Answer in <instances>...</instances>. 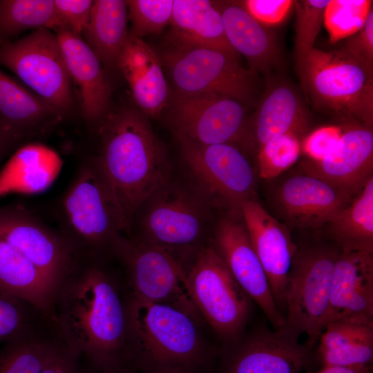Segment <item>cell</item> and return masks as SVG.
<instances>
[{
	"mask_svg": "<svg viewBox=\"0 0 373 373\" xmlns=\"http://www.w3.org/2000/svg\"><path fill=\"white\" fill-rule=\"evenodd\" d=\"M106 260L78 256L57 287L50 317L88 366L128 370L126 295Z\"/></svg>",
	"mask_w": 373,
	"mask_h": 373,
	"instance_id": "1",
	"label": "cell"
},
{
	"mask_svg": "<svg viewBox=\"0 0 373 373\" xmlns=\"http://www.w3.org/2000/svg\"><path fill=\"white\" fill-rule=\"evenodd\" d=\"M97 131L99 151L91 157L128 235L141 205L172 178L171 164L146 118L135 109L109 111Z\"/></svg>",
	"mask_w": 373,
	"mask_h": 373,
	"instance_id": "2",
	"label": "cell"
},
{
	"mask_svg": "<svg viewBox=\"0 0 373 373\" xmlns=\"http://www.w3.org/2000/svg\"><path fill=\"white\" fill-rule=\"evenodd\" d=\"M126 313L131 370L158 373L180 367L198 372L206 361L197 321L182 310L128 294Z\"/></svg>",
	"mask_w": 373,
	"mask_h": 373,
	"instance_id": "3",
	"label": "cell"
},
{
	"mask_svg": "<svg viewBox=\"0 0 373 373\" xmlns=\"http://www.w3.org/2000/svg\"><path fill=\"white\" fill-rule=\"evenodd\" d=\"M59 231L79 256L115 257L124 227L91 157L79 164L55 207Z\"/></svg>",
	"mask_w": 373,
	"mask_h": 373,
	"instance_id": "4",
	"label": "cell"
},
{
	"mask_svg": "<svg viewBox=\"0 0 373 373\" xmlns=\"http://www.w3.org/2000/svg\"><path fill=\"white\" fill-rule=\"evenodd\" d=\"M213 209L191 182L172 177L141 205L131 224L138 233L131 238L164 248L184 262L207 244Z\"/></svg>",
	"mask_w": 373,
	"mask_h": 373,
	"instance_id": "5",
	"label": "cell"
},
{
	"mask_svg": "<svg viewBox=\"0 0 373 373\" xmlns=\"http://www.w3.org/2000/svg\"><path fill=\"white\" fill-rule=\"evenodd\" d=\"M314 106L327 113L372 128L373 68L343 50L314 47L298 66Z\"/></svg>",
	"mask_w": 373,
	"mask_h": 373,
	"instance_id": "6",
	"label": "cell"
},
{
	"mask_svg": "<svg viewBox=\"0 0 373 373\" xmlns=\"http://www.w3.org/2000/svg\"><path fill=\"white\" fill-rule=\"evenodd\" d=\"M339 251L334 244L298 246L288 274L282 328L298 338L305 334L312 347L323 330Z\"/></svg>",
	"mask_w": 373,
	"mask_h": 373,
	"instance_id": "7",
	"label": "cell"
},
{
	"mask_svg": "<svg viewBox=\"0 0 373 373\" xmlns=\"http://www.w3.org/2000/svg\"><path fill=\"white\" fill-rule=\"evenodd\" d=\"M186 269L189 293L200 316L225 345L238 340L250 317L252 300L208 242Z\"/></svg>",
	"mask_w": 373,
	"mask_h": 373,
	"instance_id": "8",
	"label": "cell"
},
{
	"mask_svg": "<svg viewBox=\"0 0 373 373\" xmlns=\"http://www.w3.org/2000/svg\"><path fill=\"white\" fill-rule=\"evenodd\" d=\"M178 139L191 183L214 209L241 215L242 204L256 200V174L239 147Z\"/></svg>",
	"mask_w": 373,
	"mask_h": 373,
	"instance_id": "9",
	"label": "cell"
},
{
	"mask_svg": "<svg viewBox=\"0 0 373 373\" xmlns=\"http://www.w3.org/2000/svg\"><path fill=\"white\" fill-rule=\"evenodd\" d=\"M115 258L124 265L131 296L175 307L197 322L200 318L188 288L186 265L174 254L124 236Z\"/></svg>",
	"mask_w": 373,
	"mask_h": 373,
	"instance_id": "10",
	"label": "cell"
},
{
	"mask_svg": "<svg viewBox=\"0 0 373 373\" xmlns=\"http://www.w3.org/2000/svg\"><path fill=\"white\" fill-rule=\"evenodd\" d=\"M0 64L63 117L72 109V82L58 38L51 30L39 28L0 46Z\"/></svg>",
	"mask_w": 373,
	"mask_h": 373,
	"instance_id": "11",
	"label": "cell"
},
{
	"mask_svg": "<svg viewBox=\"0 0 373 373\" xmlns=\"http://www.w3.org/2000/svg\"><path fill=\"white\" fill-rule=\"evenodd\" d=\"M164 60L178 93L217 95L243 103L254 93V70L218 50L175 46Z\"/></svg>",
	"mask_w": 373,
	"mask_h": 373,
	"instance_id": "12",
	"label": "cell"
},
{
	"mask_svg": "<svg viewBox=\"0 0 373 373\" xmlns=\"http://www.w3.org/2000/svg\"><path fill=\"white\" fill-rule=\"evenodd\" d=\"M178 138L211 145L252 142L242 103L212 94L178 93L171 115Z\"/></svg>",
	"mask_w": 373,
	"mask_h": 373,
	"instance_id": "13",
	"label": "cell"
},
{
	"mask_svg": "<svg viewBox=\"0 0 373 373\" xmlns=\"http://www.w3.org/2000/svg\"><path fill=\"white\" fill-rule=\"evenodd\" d=\"M282 327L260 325L226 345L218 373H300L315 362L313 347Z\"/></svg>",
	"mask_w": 373,
	"mask_h": 373,
	"instance_id": "14",
	"label": "cell"
},
{
	"mask_svg": "<svg viewBox=\"0 0 373 373\" xmlns=\"http://www.w3.org/2000/svg\"><path fill=\"white\" fill-rule=\"evenodd\" d=\"M0 236L40 271L54 294L78 258L59 230L20 204L0 207Z\"/></svg>",
	"mask_w": 373,
	"mask_h": 373,
	"instance_id": "15",
	"label": "cell"
},
{
	"mask_svg": "<svg viewBox=\"0 0 373 373\" xmlns=\"http://www.w3.org/2000/svg\"><path fill=\"white\" fill-rule=\"evenodd\" d=\"M208 244L254 303L263 312L273 329L285 325V316L273 297L262 264L251 245L242 215L225 213L212 227Z\"/></svg>",
	"mask_w": 373,
	"mask_h": 373,
	"instance_id": "16",
	"label": "cell"
},
{
	"mask_svg": "<svg viewBox=\"0 0 373 373\" xmlns=\"http://www.w3.org/2000/svg\"><path fill=\"white\" fill-rule=\"evenodd\" d=\"M241 215L274 300L285 316L287 279L298 245L287 227L269 214L257 200L245 202Z\"/></svg>",
	"mask_w": 373,
	"mask_h": 373,
	"instance_id": "17",
	"label": "cell"
},
{
	"mask_svg": "<svg viewBox=\"0 0 373 373\" xmlns=\"http://www.w3.org/2000/svg\"><path fill=\"white\" fill-rule=\"evenodd\" d=\"M300 166L306 174L321 178L354 198L373 177L372 128L360 124L347 126L323 158L306 160Z\"/></svg>",
	"mask_w": 373,
	"mask_h": 373,
	"instance_id": "18",
	"label": "cell"
},
{
	"mask_svg": "<svg viewBox=\"0 0 373 373\" xmlns=\"http://www.w3.org/2000/svg\"><path fill=\"white\" fill-rule=\"evenodd\" d=\"M352 199L322 179L306 173L288 178L276 193L284 218L299 228H316L328 224Z\"/></svg>",
	"mask_w": 373,
	"mask_h": 373,
	"instance_id": "19",
	"label": "cell"
},
{
	"mask_svg": "<svg viewBox=\"0 0 373 373\" xmlns=\"http://www.w3.org/2000/svg\"><path fill=\"white\" fill-rule=\"evenodd\" d=\"M372 254L339 251L323 329L340 319L373 321Z\"/></svg>",
	"mask_w": 373,
	"mask_h": 373,
	"instance_id": "20",
	"label": "cell"
},
{
	"mask_svg": "<svg viewBox=\"0 0 373 373\" xmlns=\"http://www.w3.org/2000/svg\"><path fill=\"white\" fill-rule=\"evenodd\" d=\"M55 33L70 80L79 90L82 115L91 126H97L109 112L111 94L102 64L82 36L62 30Z\"/></svg>",
	"mask_w": 373,
	"mask_h": 373,
	"instance_id": "21",
	"label": "cell"
},
{
	"mask_svg": "<svg viewBox=\"0 0 373 373\" xmlns=\"http://www.w3.org/2000/svg\"><path fill=\"white\" fill-rule=\"evenodd\" d=\"M116 66L142 112L152 117L158 116L166 104L168 88L161 62L154 50L129 32Z\"/></svg>",
	"mask_w": 373,
	"mask_h": 373,
	"instance_id": "22",
	"label": "cell"
},
{
	"mask_svg": "<svg viewBox=\"0 0 373 373\" xmlns=\"http://www.w3.org/2000/svg\"><path fill=\"white\" fill-rule=\"evenodd\" d=\"M52 106L0 70V118L17 144L63 119Z\"/></svg>",
	"mask_w": 373,
	"mask_h": 373,
	"instance_id": "23",
	"label": "cell"
},
{
	"mask_svg": "<svg viewBox=\"0 0 373 373\" xmlns=\"http://www.w3.org/2000/svg\"><path fill=\"white\" fill-rule=\"evenodd\" d=\"M170 25L175 46L209 48L238 60L239 54L226 37L222 17L215 3L175 0Z\"/></svg>",
	"mask_w": 373,
	"mask_h": 373,
	"instance_id": "24",
	"label": "cell"
},
{
	"mask_svg": "<svg viewBox=\"0 0 373 373\" xmlns=\"http://www.w3.org/2000/svg\"><path fill=\"white\" fill-rule=\"evenodd\" d=\"M61 165L59 155L46 146L32 143L21 146L0 171V198L46 190L56 179Z\"/></svg>",
	"mask_w": 373,
	"mask_h": 373,
	"instance_id": "25",
	"label": "cell"
},
{
	"mask_svg": "<svg viewBox=\"0 0 373 373\" xmlns=\"http://www.w3.org/2000/svg\"><path fill=\"white\" fill-rule=\"evenodd\" d=\"M219 10L226 37L254 69L265 70L278 58L276 43L267 28L255 20L238 3H222ZM253 69V70H254Z\"/></svg>",
	"mask_w": 373,
	"mask_h": 373,
	"instance_id": "26",
	"label": "cell"
},
{
	"mask_svg": "<svg viewBox=\"0 0 373 373\" xmlns=\"http://www.w3.org/2000/svg\"><path fill=\"white\" fill-rule=\"evenodd\" d=\"M0 294L17 298L50 316L54 290L40 271L0 236Z\"/></svg>",
	"mask_w": 373,
	"mask_h": 373,
	"instance_id": "27",
	"label": "cell"
},
{
	"mask_svg": "<svg viewBox=\"0 0 373 373\" xmlns=\"http://www.w3.org/2000/svg\"><path fill=\"white\" fill-rule=\"evenodd\" d=\"M307 126L302 102L289 86L274 87L263 99L249 125L257 147L287 133L299 135Z\"/></svg>",
	"mask_w": 373,
	"mask_h": 373,
	"instance_id": "28",
	"label": "cell"
},
{
	"mask_svg": "<svg viewBox=\"0 0 373 373\" xmlns=\"http://www.w3.org/2000/svg\"><path fill=\"white\" fill-rule=\"evenodd\" d=\"M127 4L122 0L93 1L88 23L82 35L102 65L116 66L129 31Z\"/></svg>",
	"mask_w": 373,
	"mask_h": 373,
	"instance_id": "29",
	"label": "cell"
},
{
	"mask_svg": "<svg viewBox=\"0 0 373 373\" xmlns=\"http://www.w3.org/2000/svg\"><path fill=\"white\" fill-rule=\"evenodd\" d=\"M50 317L0 347V373H41L61 341Z\"/></svg>",
	"mask_w": 373,
	"mask_h": 373,
	"instance_id": "30",
	"label": "cell"
},
{
	"mask_svg": "<svg viewBox=\"0 0 373 373\" xmlns=\"http://www.w3.org/2000/svg\"><path fill=\"white\" fill-rule=\"evenodd\" d=\"M328 224L340 251L373 254V177Z\"/></svg>",
	"mask_w": 373,
	"mask_h": 373,
	"instance_id": "31",
	"label": "cell"
},
{
	"mask_svg": "<svg viewBox=\"0 0 373 373\" xmlns=\"http://www.w3.org/2000/svg\"><path fill=\"white\" fill-rule=\"evenodd\" d=\"M53 0H1L0 46L24 30L50 29Z\"/></svg>",
	"mask_w": 373,
	"mask_h": 373,
	"instance_id": "32",
	"label": "cell"
},
{
	"mask_svg": "<svg viewBox=\"0 0 373 373\" xmlns=\"http://www.w3.org/2000/svg\"><path fill=\"white\" fill-rule=\"evenodd\" d=\"M372 10L370 0H329L323 15L329 42L334 44L356 33Z\"/></svg>",
	"mask_w": 373,
	"mask_h": 373,
	"instance_id": "33",
	"label": "cell"
},
{
	"mask_svg": "<svg viewBox=\"0 0 373 373\" xmlns=\"http://www.w3.org/2000/svg\"><path fill=\"white\" fill-rule=\"evenodd\" d=\"M48 316L26 300L0 294V344L27 333Z\"/></svg>",
	"mask_w": 373,
	"mask_h": 373,
	"instance_id": "34",
	"label": "cell"
},
{
	"mask_svg": "<svg viewBox=\"0 0 373 373\" xmlns=\"http://www.w3.org/2000/svg\"><path fill=\"white\" fill-rule=\"evenodd\" d=\"M301 143L298 135L287 133L275 137L258 147L259 174L264 179L275 178L298 160Z\"/></svg>",
	"mask_w": 373,
	"mask_h": 373,
	"instance_id": "35",
	"label": "cell"
},
{
	"mask_svg": "<svg viewBox=\"0 0 373 373\" xmlns=\"http://www.w3.org/2000/svg\"><path fill=\"white\" fill-rule=\"evenodd\" d=\"M329 0L295 1V56L297 66L314 47L323 24L325 9Z\"/></svg>",
	"mask_w": 373,
	"mask_h": 373,
	"instance_id": "36",
	"label": "cell"
},
{
	"mask_svg": "<svg viewBox=\"0 0 373 373\" xmlns=\"http://www.w3.org/2000/svg\"><path fill=\"white\" fill-rule=\"evenodd\" d=\"M128 18L133 35L142 39L151 34H158L171 23L173 1L129 0L126 1Z\"/></svg>",
	"mask_w": 373,
	"mask_h": 373,
	"instance_id": "37",
	"label": "cell"
},
{
	"mask_svg": "<svg viewBox=\"0 0 373 373\" xmlns=\"http://www.w3.org/2000/svg\"><path fill=\"white\" fill-rule=\"evenodd\" d=\"M317 352L373 342V321L340 319L327 324L318 339Z\"/></svg>",
	"mask_w": 373,
	"mask_h": 373,
	"instance_id": "38",
	"label": "cell"
},
{
	"mask_svg": "<svg viewBox=\"0 0 373 373\" xmlns=\"http://www.w3.org/2000/svg\"><path fill=\"white\" fill-rule=\"evenodd\" d=\"M93 1L53 0L54 10L50 30H62L81 36L88 23Z\"/></svg>",
	"mask_w": 373,
	"mask_h": 373,
	"instance_id": "39",
	"label": "cell"
},
{
	"mask_svg": "<svg viewBox=\"0 0 373 373\" xmlns=\"http://www.w3.org/2000/svg\"><path fill=\"white\" fill-rule=\"evenodd\" d=\"M323 367H372L373 342H364L345 347L317 352Z\"/></svg>",
	"mask_w": 373,
	"mask_h": 373,
	"instance_id": "40",
	"label": "cell"
},
{
	"mask_svg": "<svg viewBox=\"0 0 373 373\" xmlns=\"http://www.w3.org/2000/svg\"><path fill=\"white\" fill-rule=\"evenodd\" d=\"M294 2L292 0H245L238 3L255 20L267 28L282 23Z\"/></svg>",
	"mask_w": 373,
	"mask_h": 373,
	"instance_id": "41",
	"label": "cell"
},
{
	"mask_svg": "<svg viewBox=\"0 0 373 373\" xmlns=\"http://www.w3.org/2000/svg\"><path fill=\"white\" fill-rule=\"evenodd\" d=\"M341 49L373 68V10L361 29L347 38Z\"/></svg>",
	"mask_w": 373,
	"mask_h": 373,
	"instance_id": "42",
	"label": "cell"
},
{
	"mask_svg": "<svg viewBox=\"0 0 373 373\" xmlns=\"http://www.w3.org/2000/svg\"><path fill=\"white\" fill-rule=\"evenodd\" d=\"M341 133V128L334 126L316 129L305 138L301 151L307 156V160L318 161L335 145Z\"/></svg>",
	"mask_w": 373,
	"mask_h": 373,
	"instance_id": "43",
	"label": "cell"
},
{
	"mask_svg": "<svg viewBox=\"0 0 373 373\" xmlns=\"http://www.w3.org/2000/svg\"><path fill=\"white\" fill-rule=\"evenodd\" d=\"M80 361L79 353L61 340L41 373H79Z\"/></svg>",
	"mask_w": 373,
	"mask_h": 373,
	"instance_id": "44",
	"label": "cell"
},
{
	"mask_svg": "<svg viewBox=\"0 0 373 373\" xmlns=\"http://www.w3.org/2000/svg\"><path fill=\"white\" fill-rule=\"evenodd\" d=\"M17 143L0 118V160Z\"/></svg>",
	"mask_w": 373,
	"mask_h": 373,
	"instance_id": "45",
	"label": "cell"
},
{
	"mask_svg": "<svg viewBox=\"0 0 373 373\" xmlns=\"http://www.w3.org/2000/svg\"><path fill=\"white\" fill-rule=\"evenodd\" d=\"M372 367H344L327 366L323 367L319 371L316 373H372Z\"/></svg>",
	"mask_w": 373,
	"mask_h": 373,
	"instance_id": "46",
	"label": "cell"
},
{
	"mask_svg": "<svg viewBox=\"0 0 373 373\" xmlns=\"http://www.w3.org/2000/svg\"><path fill=\"white\" fill-rule=\"evenodd\" d=\"M79 373H135V372L128 370H95L89 366L80 365Z\"/></svg>",
	"mask_w": 373,
	"mask_h": 373,
	"instance_id": "47",
	"label": "cell"
},
{
	"mask_svg": "<svg viewBox=\"0 0 373 373\" xmlns=\"http://www.w3.org/2000/svg\"><path fill=\"white\" fill-rule=\"evenodd\" d=\"M158 373H198V372L177 367V368H173V369L164 370V371L160 372Z\"/></svg>",
	"mask_w": 373,
	"mask_h": 373,
	"instance_id": "48",
	"label": "cell"
}]
</instances>
